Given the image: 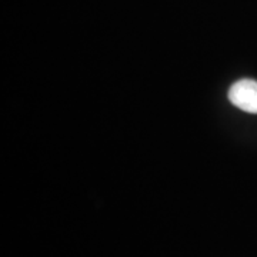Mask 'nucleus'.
<instances>
[{"instance_id":"f257e3e1","label":"nucleus","mask_w":257,"mask_h":257,"mask_svg":"<svg viewBox=\"0 0 257 257\" xmlns=\"http://www.w3.org/2000/svg\"><path fill=\"white\" fill-rule=\"evenodd\" d=\"M229 100L241 110L257 113V82L243 79L236 82L229 90Z\"/></svg>"}]
</instances>
